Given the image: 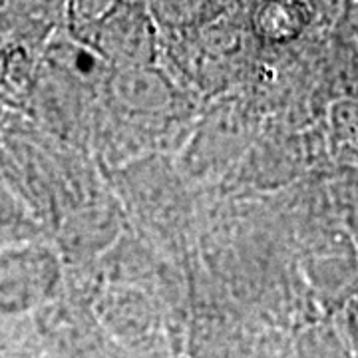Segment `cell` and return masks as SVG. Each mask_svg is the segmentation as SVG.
Returning <instances> with one entry per match:
<instances>
[{"instance_id":"cell-1","label":"cell","mask_w":358,"mask_h":358,"mask_svg":"<svg viewBox=\"0 0 358 358\" xmlns=\"http://www.w3.org/2000/svg\"><path fill=\"white\" fill-rule=\"evenodd\" d=\"M152 18L128 0L124 6H112L98 30V50L122 64L145 66L152 56Z\"/></svg>"},{"instance_id":"cell-2","label":"cell","mask_w":358,"mask_h":358,"mask_svg":"<svg viewBox=\"0 0 358 358\" xmlns=\"http://www.w3.org/2000/svg\"><path fill=\"white\" fill-rule=\"evenodd\" d=\"M310 20L303 0H263L253 14L257 36L271 44H282L299 38Z\"/></svg>"},{"instance_id":"cell-3","label":"cell","mask_w":358,"mask_h":358,"mask_svg":"<svg viewBox=\"0 0 358 358\" xmlns=\"http://www.w3.org/2000/svg\"><path fill=\"white\" fill-rule=\"evenodd\" d=\"M152 22L171 30H187L213 22L221 13L215 0H145Z\"/></svg>"},{"instance_id":"cell-4","label":"cell","mask_w":358,"mask_h":358,"mask_svg":"<svg viewBox=\"0 0 358 358\" xmlns=\"http://www.w3.org/2000/svg\"><path fill=\"white\" fill-rule=\"evenodd\" d=\"M115 78H117L114 82L115 96L126 106L155 108V106H164L171 98L166 80L145 66L124 68Z\"/></svg>"}]
</instances>
